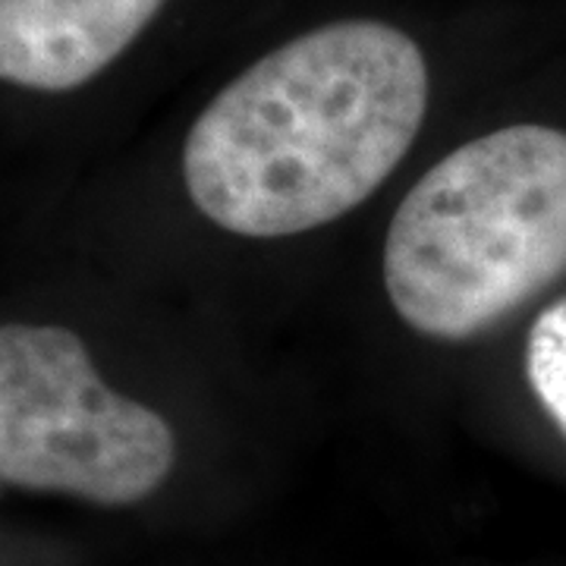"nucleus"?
I'll list each match as a JSON object with an SVG mask.
<instances>
[{
	"label": "nucleus",
	"mask_w": 566,
	"mask_h": 566,
	"mask_svg": "<svg viewBox=\"0 0 566 566\" xmlns=\"http://www.w3.org/2000/svg\"><path fill=\"white\" fill-rule=\"evenodd\" d=\"M177 434L151 406L104 385L80 334L10 322L0 331V482L98 506L151 497Z\"/></svg>",
	"instance_id": "nucleus-3"
},
{
	"label": "nucleus",
	"mask_w": 566,
	"mask_h": 566,
	"mask_svg": "<svg viewBox=\"0 0 566 566\" xmlns=\"http://www.w3.org/2000/svg\"><path fill=\"white\" fill-rule=\"evenodd\" d=\"M526 378L538 406L566 438V296L545 305L528 331Z\"/></svg>",
	"instance_id": "nucleus-5"
},
{
	"label": "nucleus",
	"mask_w": 566,
	"mask_h": 566,
	"mask_svg": "<svg viewBox=\"0 0 566 566\" xmlns=\"http://www.w3.org/2000/svg\"><path fill=\"white\" fill-rule=\"evenodd\" d=\"M566 277V129L513 123L453 148L390 218L385 290L431 340H472Z\"/></svg>",
	"instance_id": "nucleus-2"
},
{
	"label": "nucleus",
	"mask_w": 566,
	"mask_h": 566,
	"mask_svg": "<svg viewBox=\"0 0 566 566\" xmlns=\"http://www.w3.org/2000/svg\"><path fill=\"white\" fill-rule=\"evenodd\" d=\"M422 48L381 20L303 32L205 104L182 182L214 227L281 240L349 214L400 167L422 129Z\"/></svg>",
	"instance_id": "nucleus-1"
},
{
	"label": "nucleus",
	"mask_w": 566,
	"mask_h": 566,
	"mask_svg": "<svg viewBox=\"0 0 566 566\" xmlns=\"http://www.w3.org/2000/svg\"><path fill=\"white\" fill-rule=\"evenodd\" d=\"M164 0H0V76L29 92H73L104 73Z\"/></svg>",
	"instance_id": "nucleus-4"
}]
</instances>
